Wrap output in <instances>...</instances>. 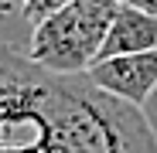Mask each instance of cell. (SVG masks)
<instances>
[{
	"instance_id": "cell-1",
	"label": "cell",
	"mask_w": 157,
	"mask_h": 153,
	"mask_svg": "<svg viewBox=\"0 0 157 153\" xmlns=\"http://www.w3.org/2000/svg\"><path fill=\"white\" fill-rule=\"evenodd\" d=\"M0 153H157L137 106L0 44Z\"/></svg>"
},
{
	"instance_id": "cell-2",
	"label": "cell",
	"mask_w": 157,
	"mask_h": 153,
	"mask_svg": "<svg viewBox=\"0 0 157 153\" xmlns=\"http://www.w3.org/2000/svg\"><path fill=\"white\" fill-rule=\"evenodd\" d=\"M120 0H72L34 24L28 55L55 75H86L106 44Z\"/></svg>"
},
{
	"instance_id": "cell-3",
	"label": "cell",
	"mask_w": 157,
	"mask_h": 153,
	"mask_svg": "<svg viewBox=\"0 0 157 153\" xmlns=\"http://www.w3.org/2000/svg\"><path fill=\"white\" fill-rule=\"evenodd\" d=\"M89 82L102 92L116 95L126 106L144 109L147 99L157 92V51L144 55H120V58H102L89 71Z\"/></svg>"
},
{
	"instance_id": "cell-4",
	"label": "cell",
	"mask_w": 157,
	"mask_h": 153,
	"mask_svg": "<svg viewBox=\"0 0 157 153\" xmlns=\"http://www.w3.org/2000/svg\"><path fill=\"white\" fill-rule=\"evenodd\" d=\"M144 51H157V17L133 7H120L109 24L99 61L120 58V55H144Z\"/></svg>"
},
{
	"instance_id": "cell-5",
	"label": "cell",
	"mask_w": 157,
	"mask_h": 153,
	"mask_svg": "<svg viewBox=\"0 0 157 153\" xmlns=\"http://www.w3.org/2000/svg\"><path fill=\"white\" fill-rule=\"evenodd\" d=\"M65 4H72V0H24L31 24H38V20H44V17H51L55 10H62Z\"/></svg>"
},
{
	"instance_id": "cell-6",
	"label": "cell",
	"mask_w": 157,
	"mask_h": 153,
	"mask_svg": "<svg viewBox=\"0 0 157 153\" xmlns=\"http://www.w3.org/2000/svg\"><path fill=\"white\" fill-rule=\"evenodd\" d=\"M140 112H144V119H147V126H150V133H154V143H157V92L147 99V106H144Z\"/></svg>"
},
{
	"instance_id": "cell-7",
	"label": "cell",
	"mask_w": 157,
	"mask_h": 153,
	"mask_svg": "<svg viewBox=\"0 0 157 153\" xmlns=\"http://www.w3.org/2000/svg\"><path fill=\"white\" fill-rule=\"evenodd\" d=\"M120 7H133V10H144V14L157 17V0H120Z\"/></svg>"
}]
</instances>
